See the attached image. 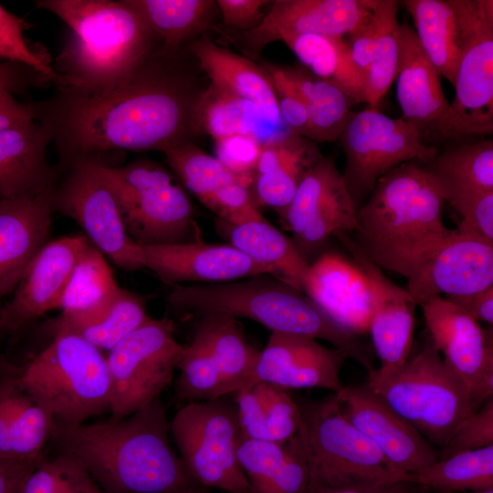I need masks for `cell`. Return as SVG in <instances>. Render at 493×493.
Masks as SVG:
<instances>
[{
  "mask_svg": "<svg viewBox=\"0 0 493 493\" xmlns=\"http://www.w3.org/2000/svg\"><path fill=\"white\" fill-rule=\"evenodd\" d=\"M168 301L187 314L243 317L271 332L323 340L368 372L373 369L357 335L332 321L303 291L278 278L259 275L221 283L174 285Z\"/></svg>",
  "mask_w": 493,
  "mask_h": 493,
  "instance_id": "5",
  "label": "cell"
},
{
  "mask_svg": "<svg viewBox=\"0 0 493 493\" xmlns=\"http://www.w3.org/2000/svg\"><path fill=\"white\" fill-rule=\"evenodd\" d=\"M493 286V246L456 228L407 279L419 302L442 294L460 296Z\"/></svg>",
  "mask_w": 493,
  "mask_h": 493,
  "instance_id": "22",
  "label": "cell"
},
{
  "mask_svg": "<svg viewBox=\"0 0 493 493\" xmlns=\"http://www.w3.org/2000/svg\"><path fill=\"white\" fill-rule=\"evenodd\" d=\"M309 466L299 432L286 442V455L279 467L260 493H308Z\"/></svg>",
  "mask_w": 493,
  "mask_h": 493,
  "instance_id": "49",
  "label": "cell"
},
{
  "mask_svg": "<svg viewBox=\"0 0 493 493\" xmlns=\"http://www.w3.org/2000/svg\"><path fill=\"white\" fill-rule=\"evenodd\" d=\"M18 380L54 418L80 425L110 408V380L101 351L77 334L56 331L52 341L23 366Z\"/></svg>",
  "mask_w": 493,
  "mask_h": 493,
  "instance_id": "6",
  "label": "cell"
},
{
  "mask_svg": "<svg viewBox=\"0 0 493 493\" xmlns=\"http://www.w3.org/2000/svg\"><path fill=\"white\" fill-rule=\"evenodd\" d=\"M198 119L200 128L215 140L243 134L255 138L263 146L291 134L288 128L270 121L256 104L212 85L202 92Z\"/></svg>",
  "mask_w": 493,
  "mask_h": 493,
  "instance_id": "35",
  "label": "cell"
},
{
  "mask_svg": "<svg viewBox=\"0 0 493 493\" xmlns=\"http://www.w3.org/2000/svg\"><path fill=\"white\" fill-rule=\"evenodd\" d=\"M181 459L195 482L228 493H250L237 459L236 407L221 398L189 402L170 421Z\"/></svg>",
  "mask_w": 493,
  "mask_h": 493,
  "instance_id": "10",
  "label": "cell"
},
{
  "mask_svg": "<svg viewBox=\"0 0 493 493\" xmlns=\"http://www.w3.org/2000/svg\"><path fill=\"white\" fill-rule=\"evenodd\" d=\"M398 5L399 2L394 0H373L377 36L364 76V102L369 107H379L396 79L399 62Z\"/></svg>",
  "mask_w": 493,
  "mask_h": 493,
  "instance_id": "41",
  "label": "cell"
},
{
  "mask_svg": "<svg viewBox=\"0 0 493 493\" xmlns=\"http://www.w3.org/2000/svg\"><path fill=\"white\" fill-rule=\"evenodd\" d=\"M415 36L429 61L454 87L462 34L453 0H405Z\"/></svg>",
  "mask_w": 493,
  "mask_h": 493,
  "instance_id": "34",
  "label": "cell"
},
{
  "mask_svg": "<svg viewBox=\"0 0 493 493\" xmlns=\"http://www.w3.org/2000/svg\"><path fill=\"white\" fill-rule=\"evenodd\" d=\"M283 69L306 104L308 139L314 142L338 140L351 114L354 101L338 86L313 76L305 68Z\"/></svg>",
  "mask_w": 493,
  "mask_h": 493,
  "instance_id": "39",
  "label": "cell"
},
{
  "mask_svg": "<svg viewBox=\"0 0 493 493\" xmlns=\"http://www.w3.org/2000/svg\"><path fill=\"white\" fill-rule=\"evenodd\" d=\"M177 368L176 394L189 402L210 401L225 396L223 381L216 362L198 330L190 343L184 345Z\"/></svg>",
  "mask_w": 493,
  "mask_h": 493,
  "instance_id": "44",
  "label": "cell"
},
{
  "mask_svg": "<svg viewBox=\"0 0 493 493\" xmlns=\"http://www.w3.org/2000/svg\"><path fill=\"white\" fill-rule=\"evenodd\" d=\"M160 399L122 419L65 425L54 421L50 442L78 459L106 493H171L195 482L173 450Z\"/></svg>",
  "mask_w": 493,
  "mask_h": 493,
  "instance_id": "2",
  "label": "cell"
},
{
  "mask_svg": "<svg viewBox=\"0 0 493 493\" xmlns=\"http://www.w3.org/2000/svg\"><path fill=\"white\" fill-rule=\"evenodd\" d=\"M89 243L85 236L76 235L42 246L11 299L0 308V333H15L58 308L69 276Z\"/></svg>",
  "mask_w": 493,
  "mask_h": 493,
  "instance_id": "21",
  "label": "cell"
},
{
  "mask_svg": "<svg viewBox=\"0 0 493 493\" xmlns=\"http://www.w3.org/2000/svg\"><path fill=\"white\" fill-rule=\"evenodd\" d=\"M160 46L129 75L97 89L56 86L32 103L61 161L70 165L110 152L161 151L190 142L199 102L178 64Z\"/></svg>",
  "mask_w": 493,
  "mask_h": 493,
  "instance_id": "1",
  "label": "cell"
},
{
  "mask_svg": "<svg viewBox=\"0 0 493 493\" xmlns=\"http://www.w3.org/2000/svg\"><path fill=\"white\" fill-rule=\"evenodd\" d=\"M445 364L469 389L477 410L493 397L492 326L483 329L460 308L441 296L418 303Z\"/></svg>",
  "mask_w": 493,
  "mask_h": 493,
  "instance_id": "16",
  "label": "cell"
},
{
  "mask_svg": "<svg viewBox=\"0 0 493 493\" xmlns=\"http://www.w3.org/2000/svg\"><path fill=\"white\" fill-rule=\"evenodd\" d=\"M171 493H200V492L195 491V490L192 489L191 488H186L179 489V490H176V491H173Z\"/></svg>",
  "mask_w": 493,
  "mask_h": 493,
  "instance_id": "62",
  "label": "cell"
},
{
  "mask_svg": "<svg viewBox=\"0 0 493 493\" xmlns=\"http://www.w3.org/2000/svg\"><path fill=\"white\" fill-rule=\"evenodd\" d=\"M71 36L55 59V86L97 89L120 80L159 46L124 0H38Z\"/></svg>",
  "mask_w": 493,
  "mask_h": 493,
  "instance_id": "4",
  "label": "cell"
},
{
  "mask_svg": "<svg viewBox=\"0 0 493 493\" xmlns=\"http://www.w3.org/2000/svg\"><path fill=\"white\" fill-rule=\"evenodd\" d=\"M477 323L493 324V286L460 296L445 297Z\"/></svg>",
  "mask_w": 493,
  "mask_h": 493,
  "instance_id": "56",
  "label": "cell"
},
{
  "mask_svg": "<svg viewBox=\"0 0 493 493\" xmlns=\"http://www.w3.org/2000/svg\"><path fill=\"white\" fill-rule=\"evenodd\" d=\"M321 157L314 142L292 133L263 145L252 182L255 200L280 215L304 174Z\"/></svg>",
  "mask_w": 493,
  "mask_h": 493,
  "instance_id": "28",
  "label": "cell"
},
{
  "mask_svg": "<svg viewBox=\"0 0 493 493\" xmlns=\"http://www.w3.org/2000/svg\"><path fill=\"white\" fill-rule=\"evenodd\" d=\"M183 348L167 318H151L115 345L106 357L110 417L125 418L159 399L173 381Z\"/></svg>",
  "mask_w": 493,
  "mask_h": 493,
  "instance_id": "12",
  "label": "cell"
},
{
  "mask_svg": "<svg viewBox=\"0 0 493 493\" xmlns=\"http://www.w3.org/2000/svg\"><path fill=\"white\" fill-rule=\"evenodd\" d=\"M51 192L0 200V298L15 291L37 253L48 242Z\"/></svg>",
  "mask_w": 493,
  "mask_h": 493,
  "instance_id": "26",
  "label": "cell"
},
{
  "mask_svg": "<svg viewBox=\"0 0 493 493\" xmlns=\"http://www.w3.org/2000/svg\"><path fill=\"white\" fill-rule=\"evenodd\" d=\"M218 229L229 245L270 269L278 279L302 291L309 264L299 254L292 239L265 218L241 225H231L219 219Z\"/></svg>",
  "mask_w": 493,
  "mask_h": 493,
  "instance_id": "32",
  "label": "cell"
},
{
  "mask_svg": "<svg viewBox=\"0 0 493 493\" xmlns=\"http://www.w3.org/2000/svg\"><path fill=\"white\" fill-rule=\"evenodd\" d=\"M68 167L51 192L53 211L72 218L89 241L126 270L143 267L141 246L129 236L118 197L99 163L79 161Z\"/></svg>",
  "mask_w": 493,
  "mask_h": 493,
  "instance_id": "13",
  "label": "cell"
},
{
  "mask_svg": "<svg viewBox=\"0 0 493 493\" xmlns=\"http://www.w3.org/2000/svg\"><path fill=\"white\" fill-rule=\"evenodd\" d=\"M235 394L241 437L285 443L298 433L299 407L287 390L253 383Z\"/></svg>",
  "mask_w": 493,
  "mask_h": 493,
  "instance_id": "31",
  "label": "cell"
},
{
  "mask_svg": "<svg viewBox=\"0 0 493 493\" xmlns=\"http://www.w3.org/2000/svg\"><path fill=\"white\" fill-rule=\"evenodd\" d=\"M399 62L396 95L403 120L414 127L421 139L459 138L441 75L429 61L414 29L399 25Z\"/></svg>",
  "mask_w": 493,
  "mask_h": 493,
  "instance_id": "17",
  "label": "cell"
},
{
  "mask_svg": "<svg viewBox=\"0 0 493 493\" xmlns=\"http://www.w3.org/2000/svg\"><path fill=\"white\" fill-rule=\"evenodd\" d=\"M143 267L154 272L164 283H221L272 275L231 245L203 241L140 246Z\"/></svg>",
  "mask_w": 493,
  "mask_h": 493,
  "instance_id": "23",
  "label": "cell"
},
{
  "mask_svg": "<svg viewBox=\"0 0 493 493\" xmlns=\"http://www.w3.org/2000/svg\"><path fill=\"white\" fill-rule=\"evenodd\" d=\"M171 169L183 184L204 204L218 189L235 182L249 184L228 170L217 158L191 142L172 146L163 152Z\"/></svg>",
  "mask_w": 493,
  "mask_h": 493,
  "instance_id": "42",
  "label": "cell"
},
{
  "mask_svg": "<svg viewBox=\"0 0 493 493\" xmlns=\"http://www.w3.org/2000/svg\"><path fill=\"white\" fill-rule=\"evenodd\" d=\"M336 237L363 271L370 286L372 315L368 331L380 362L375 370L383 374L392 372L410 357L417 304L405 288L393 283L364 256L349 234L341 233Z\"/></svg>",
  "mask_w": 493,
  "mask_h": 493,
  "instance_id": "19",
  "label": "cell"
},
{
  "mask_svg": "<svg viewBox=\"0 0 493 493\" xmlns=\"http://www.w3.org/2000/svg\"><path fill=\"white\" fill-rule=\"evenodd\" d=\"M339 140L346 156L342 175L357 209L389 171L412 161L427 163L438 152L413 125L369 106L351 112Z\"/></svg>",
  "mask_w": 493,
  "mask_h": 493,
  "instance_id": "11",
  "label": "cell"
},
{
  "mask_svg": "<svg viewBox=\"0 0 493 493\" xmlns=\"http://www.w3.org/2000/svg\"><path fill=\"white\" fill-rule=\"evenodd\" d=\"M469 493H493V488L470 491Z\"/></svg>",
  "mask_w": 493,
  "mask_h": 493,
  "instance_id": "63",
  "label": "cell"
},
{
  "mask_svg": "<svg viewBox=\"0 0 493 493\" xmlns=\"http://www.w3.org/2000/svg\"><path fill=\"white\" fill-rule=\"evenodd\" d=\"M104 255L91 243L77 261L58 303L61 315L52 323L55 331L70 330L101 316L119 293Z\"/></svg>",
  "mask_w": 493,
  "mask_h": 493,
  "instance_id": "29",
  "label": "cell"
},
{
  "mask_svg": "<svg viewBox=\"0 0 493 493\" xmlns=\"http://www.w3.org/2000/svg\"><path fill=\"white\" fill-rule=\"evenodd\" d=\"M100 166L139 246L202 241L192 203L165 168L150 161Z\"/></svg>",
  "mask_w": 493,
  "mask_h": 493,
  "instance_id": "9",
  "label": "cell"
},
{
  "mask_svg": "<svg viewBox=\"0 0 493 493\" xmlns=\"http://www.w3.org/2000/svg\"><path fill=\"white\" fill-rule=\"evenodd\" d=\"M18 493H106L75 457L44 456L24 480Z\"/></svg>",
  "mask_w": 493,
  "mask_h": 493,
  "instance_id": "45",
  "label": "cell"
},
{
  "mask_svg": "<svg viewBox=\"0 0 493 493\" xmlns=\"http://www.w3.org/2000/svg\"><path fill=\"white\" fill-rule=\"evenodd\" d=\"M490 446H493V397L457 425L446 446L441 449L439 458Z\"/></svg>",
  "mask_w": 493,
  "mask_h": 493,
  "instance_id": "48",
  "label": "cell"
},
{
  "mask_svg": "<svg viewBox=\"0 0 493 493\" xmlns=\"http://www.w3.org/2000/svg\"><path fill=\"white\" fill-rule=\"evenodd\" d=\"M416 487L406 482H395L387 493H418Z\"/></svg>",
  "mask_w": 493,
  "mask_h": 493,
  "instance_id": "61",
  "label": "cell"
},
{
  "mask_svg": "<svg viewBox=\"0 0 493 493\" xmlns=\"http://www.w3.org/2000/svg\"><path fill=\"white\" fill-rule=\"evenodd\" d=\"M51 137L32 119L0 131V200L51 191L55 173L47 159Z\"/></svg>",
  "mask_w": 493,
  "mask_h": 493,
  "instance_id": "27",
  "label": "cell"
},
{
  "mask_svg": "<svg viewBox=\"0 0 493 493\" xmlns=\"http://www.w3.org/2000/svg\"><path fill=\"white\" fill-rule=\"evenodd\" d=\"M215 142V157L250 186L262 144L255 138L243 134L229 135Z\"/></svg>",
  "mask_w": 493,
  "mask_h": 493,
  "instance_id": "52",
  "label": "cell"
},
{
  "mask_svg": "<svg viewBox=\"0 0 493 493\" xmlns=\"http://www.w3.org/2000/svg\"><path fill=\"white\" fill-rule=\"evenodd\" d=\"M286 455V442L278 443L241 437L238 463L245 473L250 493H260L274 476Z\"/></svg>",
  "mask_w": 493,
  "mask_h": 493,
  "instance_id": "47",
  "label": "cell"
},
{
  "mask_svg": "<svg viewBox=\"0 0 493 493\" xmlns=\"http://www.w3.org/2000/svg\"><path fill=\"white\" fill-rule=\"evenodd\" d=\"M444 203L422 164L404 163L357 209L352 240L376 266L409 279L453 231L443 221Z\"/></svg>",
  "mask_w": 493,
  "mask_h": 493,
  "instance_id": "3",
  "label": "cell"
},
{
  "mask_svg": "<svg viewBox=\"0 0 493 493\" xmlns=\"http://www.w3.org/2000/svg\"><path fill=\"white\" fill-rule=\"evenodd\" d=\"M38 461L0 459V493H18Z\"/></svg>",
  "mask_w": 493,
  "mask_h": 493,
  "instance_id": "57",
  "label": "cell"
},
{
  "mask_svg": "<svg viewBox=\"0 0 493 493\" xmlns=\"http://www.w3.org/2000/svg\"><path fill=\"white\" fill-rule=\"evenodd\" d=\"M195 330L204 337L216 362L225 395L236 393L250 379L259 351L246 341L236 318L226 314L202 316Z\"/></svg>",
  "mask_w": 493,
  "mask_h": 493,
  "instance_id": "38",
  "label": "cell"
},
{
  "mask_svg": "<svg viewBox=\"0 0 493 493\" xmlns=\"http://www.w3.org/2000/svg\"><path fill=\"white\" fill-rule=\"evenodd\" d=\"M400 482L445 492L493 488V446L437 458Z\"/></svg>",
  "mask_w": 493,
  "mask_h": 493,
  "instance_id": "40",
  "label": "cell"
},
{
  "mask_svg": "<svg viewBox=\"0 0 493 493\" xmlns=\"http://www.w3.org/2000/svg\"><path fill=\"white\" fill-rule=\"evenodd\" d=\"M138 15L160 47L179 52L183 45L203 31L213 17L212 0H124Z\"/></svg>",
  "mask_w": 493,
  "mask_h": 493,
  "instance_id": "36",
  "label": "cell"
},
{
  "mask_svg": "<svg viewBox=\"0 0 493 493\" xmlns=\"http://www.w3.org/2000/svg\"><path fill=\"white\" fill-rule=\"evenodd\" d=\"M191 50L212 86L256 104L270 121L286 127L266 71L246 58L208 39L193 43Z\"/></svg>",
  "mask_w": 493,
  "mask_h": 493,
  "instance_id": "30",
  "label": "cell"
},
{
  "mask_svg": "<svg viewBox=\"0 0 493 493\" xmlns=\"http://www.w3.org/2000/svg\"><path fill=\"white\" fill-rule=\"evenodd\" d=\"M26 22L0 5V58L26 65L46 76L55 85L59 78L48 59L26 41Z\"/></svg>",
  "mask_w": 493,
  "mask_h": 493,
  "instance_id": "46",
  "label": "cell"
},
{
  "mask_svg": "<svg viewBox=\"0 0 493 493\" xmlns=\"http://www.w3.org/2000/svg\"><path fill=\"white\" fill-rule=\"evenodd\" d=\"M36 119L32 103L18 101L14 93L0 89V131Z\"/></svg>",
  "mask_w": 493,
  "mask_h": 493,
  "instance_id": "58",
  "label": "cell"
},
{
  "mask_svg": "<svg viewBox=\"0 0 493 493\" xmlns=\"http://www.w3.org/2000/svg\"><path fill=\"white\" fill-rule=\"evenodd\" d=\"M280 215L309 264L326 250L331 237L356 230L357 208L334 156H322L308 170Z\"/></svg>",
  "mask_w": 493,
  "mask_h": 493,
  "instance_id": "15",
  "label": "cell"
},
{
  "mask_svg": "<svg viewBox=\"0 0 493 493\" xmlns=\"http://www.w3.org/2000/svg\"><path fill=\"white\" fill-rule=\"evenodd\" d=\"M346 359L341 351L316 339L271 332L246 384L267 383L287 391L321 388L338 393L345 387L340 374Z\"/></svg>",
  "mask_w": 493,
  "mask_h": 493,
  "instance_id": "20",
  "label": "cell"
},
{
  "mask_svg": "<svg viewBox=\"0 0 493 493\" xmlns=\"http://www.w3.org/2000/svg\"><path fill=\"white\" fill-rule=\"evenodd\" d=\"M462 44L450 103L459 137L493 132V1L453 0Z\"/></svg>",
  "mask_w": 493,
  "mask_h": 493,
  "instance_id": "14",
  "label": "cell"
},
{
  "mask_svg": "<svg viewBox=\"0 0 493 493\" xmlns=\"http://www.w3.org/2000/svg\"><path fill=\"white\" fill-rule=\"evenodd\" d=\"M150 319L144 299L121 288L110 306L98 319L73 330L59 331L72 332L100 351H110Z\"/></svg>",
  "mask_w": 493,
  "mask_h": 493,
  "instance_id": "43",
  "label": "cell"
},
{
  "mask_svg": "<svg viewBox=\"0 0 493 493\" xmlns=\"http://www.w3.org/2000/svg\"><path fill=\"white\" fill-rule=\"evenodd\" d=\"M263 19L246 32L251 49L304 34L344 37L367 20L373 0H277Z\"/></svg>",
  "mask_w": 493,
  "mask_h": 493,
  "instance_id": "24",
  "label": "cell"
},
{
  "mask_svg": "<svg viewBox=\"0 0 493 493\" xmlns=\"http://www.w3.org/2000/svg\"><path fill=\"white\" fill-rule=\"evenodd\" d=\"M365 383L433 446L443 449L457 425L476 411L467 386L445 364L432 342L389 373L373 368Z\"/></svg>",
  "mask_w": 493,
  "mask_h": 493,
  "instance_id": "7",
  "label": "cell"
},
{
  "mask_svg": "<svg viewBox=\"0 0 493 493\" xmlns=\"http://www.w3.org/2000/svg\"><path fill=\"white\" fill-rule=\"evenodd\" d=\"M338 396L343 415L382 451L401 477L438 458L435 446L365 384L345 386Z\"/></svg>",
  "mask_w": 493,
  "mask_h": 493,
  "instance_id": "18",
  "label": "cell"
},
{
  "mask_svg": "<svg viewBox=\"0 0 493 493\" xmlns=\"http://www.w3.org/2000/svg\"><path fill=\"white\" fill-rule=\"evenodd\" d=\"M301 289L342 329L357 336L368 330L371 289L363 271L352 259L326 249L309 264Z\"/></svg>",
  "mask_w": 493,
  "mask_h": 493,
  "instance_id": "25",
  "label": "cell"
},
{
  "mask_svg": "<svg viewBox=\"0 0 493 493\" xmlns=\"http://www.w3.org/2000/svg\"><path fill=\"white\" fill-rule=\"evenodd\" d=\"M210 210L231 225L264 219L255 204L249 187L235 182L218 189L205 203Z\"/></svg>",
  "mask_w": 493,
  "mask_h": 493,
  "instance_id": "50",
  "label": "cell"
},
{
  "mask_svg": "<svg viewBox=\"0 0 493 493\" xmlns=\"http://www.w3.org/2000/svg\"><path fill=\"white\" fill-rule=\"evenodd\" d=\"M450 205L462 217L458 231L493 246V191L463 197Z\"/></svg>",
  "mask_w": 493,
  "mask_h": 493,
  "instance_id": "53",
  "label": "cell"
},
{
  "mask_svg": "<svg viewBox=\"0 0 493 493\" xmlns=\"http://www.w3.org/2000/svg\"><path fill=\"white\" fill-rule=\"evenodd\" d=\"M16 81V70L10 62H0V89H11Z\"/></svg>",
  "mask_w": 493,
  "mask_h": 493,
  "instance_id": "60",
  "label": "cell"
},
{
  "mask_svg": "<svg viewBox=\"0 0 493 493\" xmlns=\"http://www.w3.org/2000/svg\"><path fill=\"white\" fill-rule=\"evenodd\" d=\"M274 89L279 114L288 131L308 139L309 115L304 100L287 77L283 68H267Z\"/></svg>",
  "mask_w": 493,
  "mask_h": 493,
  "instance_id": "51",
  "label": "cell"
},
{
  "mask_svg": "<svg viewBox=\"0 0 493 493\" xmlns=\"http://www.w3.org/2000/svg\"><path fill=\"white\" fill-rule=\"evenodd\" d=\"M298 404L309 489L400 482L382 451L343 415L338 393Z\"/></svg>",
  "mask_w": 493,
  "mask_h": 493,
  "instance_id": "8",
  "label": "cell"
},
{
  "mask_svg": "<svg viewBox=\"0 0 493 493\" xmlns=\"http://www.w3.org/2000/svg\"><path fill=\"white\" fill-rule=\"evenodd\" d=\"M376 36L377 23L372 8L370 17L349 35L347 41L351 58L363 76H365L372 60Z\"/></svg>",
  "mask_w": 493,
  "mask_h": 493,
  "instance_id": "55",
  "label": "cell"
},
{
  "mask_svg": "<svg viewBox=\"0 0 493 493\" xmlns=\"http://www.w3.org/2000/svg\"><path fill=\"white\" fill-rule=\"evenodd\" d=\"M449 205L472 194L493 191V141L451 147L421 163Z\"/></svg>",
  "mask_w": 493,
  "mask_h": 493,
  "instance_id": "33",
  "label": "cell"
},
{
  "mask_svg": "<svg viewBox=\"0 0 493 493\" xmlns=\"http://www.w3.org/2000/svg\"><path fill=\"white\" fill-rule=\"evenodd\" d=\"M393 483L362 485L341 488L309 489L308 493H387Z\"/></svg>",
  "mask_w": 493,
  "mask_h": 493,
  "instance_id": "59",
  "label": "cell"
},
{
  "mask_svg": "<svg viewBox=\"0 0 493 493\" xmlns=\"http://www.w3.org/2000/svg\"><path fill=\"white\" fill-rule=\"evenodd\" d=\"M282 42L313 76L338 86L355 104L364 102V76L354 66L344 37L304 34Z\"/></svg>",
  "mask_w": 493,
  "mask_h": 493,
  "instance_id": "37",
  "label": "cell"
},
{
  "mask_svg": "<svg viewBox=\"0 0 493 493\" xmlns=\"http://www.w3.org/2000/svg\"><path fill=\"white\" fill-rule=\"evenodd\" d=\"M267 0H217L223 22L229 27L242 31H250L263 19V9L268 5Z\"/></svg>",
  "mask_w": 493,
  "mask_h": 493,
  "instance_id": "54",
  "label": "cell"
}]
</instances>
